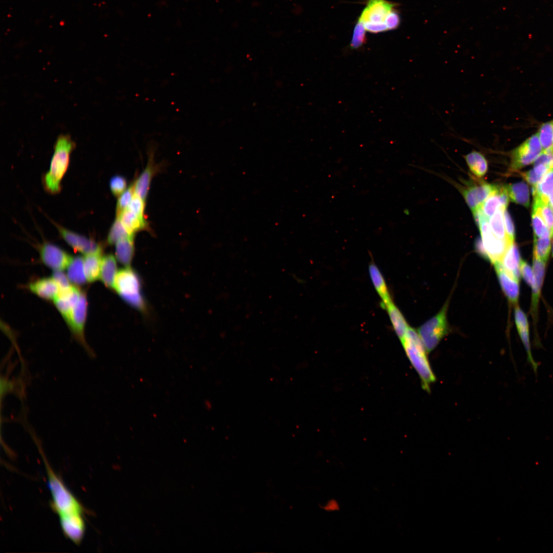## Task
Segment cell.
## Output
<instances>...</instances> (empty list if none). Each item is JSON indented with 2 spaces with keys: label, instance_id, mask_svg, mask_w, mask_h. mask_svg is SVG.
Listing matches in <instances>:
<instances>
[{
  "label": "cell",
  "instance_id": "6da1fadb",
  "mask_svg": "<svg viewBox=\"0 0 553 553\" xmlns=\"http://www.w3.org/2000/svg\"><path fill=\"white\" fill-rule=\"evenodd\" d=\"M75 147V143L68 135H59L54 146L49 171L43 179L45 189L55 194L61 189V182L70 162V155Z\"/></svg>",
  "mask_w": 553,
  "mask_h": 553
},
{
  "label": "cell",
  "instance_id": "7a4b0ae2",
  "mask_svg": "<svg viewBox=\"0 0 553 553\" xmlns=\"http://www.w3.org/2000/svg\"><path fill=\"white\" fill-rule=\"evenodd\" d=\"M45 465L48 486L52 496L51 507L58 516L64 514H83L85 509L55 473L42 450L39 449Z\"/></svg>",
  "mask_w": 553,
  "mask_h": 553
},
{
  "label": "cell",
  "instance_id": "3957f363",
  "mask_svg": "<svg viewBox=\"0 0 553 553\" xmlns=\"http://www.w3.org/2000/svg\"><path fill=\"white\" fill-rule=\"evenodd\" d=\"M401 341L410 361L420 378L423 389L430 392V385L436 378L418 332L409 327Z\"/></svg>",
  "mask_w": 553,
  "mask_h": 553
},
{
  "label": "cell",
  "instance_id": "277c9868",
  "mask_svg": "<svg viewBox=\"0 0 553 553\" xmlns=\"http://www.w3.org/2000/svg\"><path fill=\"white\" fill-rule=\"evenodd\" d=\"M473 213L480 231L481 238L487 259L493 263L500 261L507 248L512 243L507 240L500 239L494 235L488 222V219L484 215L480 208Z\"/></svg>",
  "mask_w": 553,
  "mask_h": 553
},
{
  "label": "cell",
  "instance_id": "5b68a950",
  "mask_svg": "<svg viewBox=\"0 0 553 553\" xmlns=\"http://www.w3.org/2000/svg\"><path fill=\"white\" fill-rule=\"evenodd\" d=\"M113 288L127 303L139 309L144 307L140 280L132 269L126 268L118 271Z\"/></svg>",
  "mask_w": 553,
  "mask_h": 553
},
{
  "label": "cell",
  "instance_id": "8992f818",
  "mask_svg": "<svg viewBox=\"0 0 553 553\" xmlns=\"http://www.w3.org/2000/svg\"><path fill=\"white\" fill-rule=\"evenodd\" d=\"M447 305L434 316L421 325L418 333L427 352L434 350L449 332L446 319Z\"/></svg>",
  "mask_w": 553,
  "mask_h": 553
},
{
  "label": "cell",
  "instance_id": "52a82bcc",
  "mask_svg": "<svg viewBox=\"0 0 553 553\" xmlns=\"http://www.w3.org/2000/svg\"><path fill=\"white\" fill-rule=\"evenodd\" d=\"M88 302L85 294L81 292L73 307L68 318L65 320L75 337L86 349L90 356L93 353L88 347L84 336V330L87 319Z\"/></svg>",
  "mask_w": 553,
  "mask_h": 553
},
{
  "label": "cell",
  "instance_id": "ba28073f",
  "mask_svg": "<svg viewBox=\"0 0 553 553\" xmlns=\"http://www.w3.org/2000/svg\"><path fill=\"white\" fill-rule=\"evenodd\" d=\"M542 150L538 133L532 135L513 151L510 169L516 171L530 164Z\"/></svg>",
  "mask_w": 553,
  "mask_h": 553
},
{
  "label": "cell",
  "instance_id": "9c48e42d",
  "mask_svg": "<svg viewBox=\"0 0 553 553\" xmlns=\"http://www.w3.org/2000/svg\"><path fill=\"white\" fill-rule=\"evenodd\" d=\"M39 254L42 263L54 271L67 268L72 259L65 250L49 242L40 245Z\"/></svg>",
  "mask_w": 553,
  "mask_h": 553
},
{
  "label": "cell",
  "instance_id": "30bf717a",
  "mask_svg": "<svg viewBox=\"0 0 553 553\" xmlns=\"http://www.w3.org/2000/svg\"><path fill=\"white\" fill-rule=\"evenodd\" d=\"M63 239L74 250L84 255L101 252V246L94 240L55 224Z\"/></svg>",
  "mask_w": 553,
  "mask_h": 553
},
{
  "label": "cell",
  "instance_id": "8fae6325",
  "mask_svg": "<svg viewBox=\"0 0 553 553\" xmlns=\"http://www.w3.org/2000/svg\"><path fill=\"white\" fill-rule=\"evenodd\" d=\"M62 533L74 544L79 545L86 531L83 514H71L58 516Z\"/></svg>",
  "mask_w": 553,
  "mask_h": 553
},
{
  "label": "cell",
  "instance_id": "7c38bea8",
  "mask_svg": "<svg viewBox=\"0 0 553 553\" xmlns=\"http://www.w3.org/2000/svg\"><path fill=\"white\" fill-rule=\"evenodd\" d=\"M396 4L386 0H369L358 20L365 23H385L387 15Z\"/></svg>",
  "mask_w": 553,
  "mask_h": 553
},
{
  "label": "cell",
  "instance_id": "4fadbf2b",
  "mask_svg": "<svg viewBox=\"0 0 553 553\" xmlns=\"http://www.w3.org/2000/svg\"><path fill=\"white\" fill-rule=\"evenodd\" d=\"M497 186L485 182L467 186L462 191L463 196L472 212L478 209Z\"/></svg>",
  "mask_w": 553,
  "mask_h": 553
},
{
  "label": "cell",
  "instance_id": "5bb4252c",
  "mask_svg": "<svg viewBox=\"0 0 553 553\" xmlns=\"http://www.w3.org/2000/svg\"><path fill=\"white\" fill-rule=\"evenodd\" d=\"M500 285L509 301L513 304L518 303L519 296V281L510 274L503 267L500 261L494 263Z\"/></svg>",
  "mask_w": 553,
  "mask_h": 553
},
{
  "label": "cell",
  "instance_id": "9a60e30c",
  "mask_svg": "<svg viewBox=\"0 0 553 553\" xmlns=\"http://www.w3.org/2000/svg\"><path fill=\"white\" fill-rule=\"evenodd\" d=\"M509 198L505 186H498L480 207L484 215L488 219L491 217L500 207L507 208Z\"/></svg>",
  "mask_w": 553,
  "mask_h": 553
},
{
  "label": "cell",
  "instance_id": "2e32d148",
  "mask_svg": "<svg viewBox=\"0 0 553 553\" xmlns=\"http://www.w3.org/2000/svg\"><path fill=\"white\" fill-rule=\"evenodd\" d=\"M81 292L78 288L72 286L68 289L60 291L58 295L53 300L56 307L65 320L68 318Z\"/></svg>",
  "mask_w": 553,
  "mask_h": 553
},
{
  "label": "cell",
  "instance_id": "e0dca14e",
  "mask_svg": "<svg viewBox=\"0 0 553 553\" xmlns=\"http://www.w3.org/2000/svg\"><path fill=\"white\" fill-rule=\"evenodd\" d=\"M29 290L38 296L54 300L60 292V288L52 278L38 279L29 285Z\"/></svg>",
  "mask_w": 553,
  "mask_h": 553
},
{
  "label": "cell",
  "instance_id": "ac0fdd59",
  "mask_svg": "<svg viewBox=\"0 0 553 553\" xmlns=\"http://www.w3.org/2000/svg\"><path fill=\"white\" fill-rule=\"evenodd\" d=\"M545 263L544 261L533 258V270L534 282L531 286V312L534 317H536L537 315L538 302L544 277Z\"/></svg>",
  "mask_w": 553,
  "mask_h": 553
},
{
  "label": "cell",
  "instance_id": "d6986e66",
  "mask_svg": "<svg viewBox=\"0 0 553 553\" xmlns=\"http://www.w3.org/2000/svg\"><path fill=\"white\" fill-rule=\"evenodd\" d=\"M521 260L517 246L511 243L500 261L504 268L513 276L519 281L521 275L520 266Z\"/></svg>",
  "mask_w": 553,
  "mask_h": 553
},
{
  "label": "cell",
  "instance_id": "ffe728a7",
  "mask_svg": "<svg viewBox=\"0 0 553 553\" xmlns=\"http://www.w3.org/2000/svg\"><path fill=\"white\" fill-rule=\"evenodd\" d=\"M369 271L373 284L382 300L381 306L385 308L392 302L385 279L374 263L369 265Z\"/></svg>",
  "mask_w": 553,
  "mask_h": 553
},
{
  "label": "cell",
  "instance_id": "44dd1931",
  "mask_svg": "<svg viewBox=\"0 0 553 553\" xmlns=\"http://www.w3.org/2000/svg\"><path fill=\"white\" fill-rule=\"evenodd\" d=\"M83 259L87 282L91 283L100 279L102 260L101 252L84 255Z\"/></svg>",
  "mask_w": 553,
  "mask_h": 553
},
{
  "label": "cell",
  "instance_id": "7402d4cb",
  "mask_svg": "<svg viewBox=\"0 0 553 553\" xmlns=\"http://www.w3.org/2000/svg\"><path fill=\"white\" fill-rule=\"evenodd\" d=\"M117 217L119 219L127 231L133 236L135 232L146 229L147 227L144 217L140 216L128 209L121 212Z\"/></svg>",
  "mask_w": 553,
  "mask_h": 553
},
{
  "label": "cell",
  "instance_id": "603a6c76",
  "mask_svg": "<svg viewBox=\"0 0 553 553\" xmlns=\"http://www.w3.org/2000/svg\"><path fill=\"white\" fill-rule=\"evenodd\" d=\"M155 173V168L152 163H149L138 178L135 182V194L145 201L152 179Z\"/></svg>",
  "mask_w": 553,
  "mask_h": 553
},
{
  "label": "cell",
  "instance_id": "cb8c5ba5",
  "mask_svg": "<svg viewBox=\"0 0 553 553\" xmlns=\"http://www.w3.org/2000/svg\"><path fill=\"white\" fill-rule=\"evenodd\" d=\"M117 272L115 258L112 254L102 257L100 279L106 286L113 288Z\"/></svg>",
  "mask_w": 553,
  "mask_h": 553
},
{
  "label": "cell",
  "instance_id": "d4e9b609",
  "mask_svg": "<svg viewBox=\"0 0 553 553\" xmlns=\"http://www.w3.org/2000/svg\"><path fill=\"white\" fill-rule=\"evenodd\" d=\"M509 200L528 207L529 205V193L527 185L520 182L505 186Z\"/></svg>",
  "mask_w": 553,
  "mask_h": 553
},
{
  "label": "cell",
  "instance_id": "484cf974",
  "mask_svg": "<svg viewBox=\"0 0 553 553\" xmlns=\"http://www.w3.org/2000/svg\"><path fill=\"white\" fill-rule=\"evenodd\" d=\"M385 308L387 310L395 332L401 341L404 338L409 326L402 313L393 302L387 305Z\"/></svg>",
  "mask_w": 553,
  "mask_h": 553
},
{
  "label": "cell",
  "instance_id": "4316f807",
  "mask_svg": "<svg viewBox=\"0 0 553 553\" xmlns=\"http://www.w3.org/2000/svg\"><path fill=\"white\" fill-rule=\"evenodd\" d=\"M464 157L470 169L475 176L480 178L485 175L487 171V162L482 153L474 150Z\"/></svg>",
  "mask_w": 553,
  "mask_h": 553
},
{
  "label": "cell",
  "instance_id": "83f0119b",
  "mask_svg": "<svg viewBox=\"0 0 553 553\" xmlns=\"http://www.w3.org/2000/svg\"><path fill=\"white\" fill-rule=\"evenodd\" d=\"M67 269V275L71 283L80 285L87 281L84 270L83 258L80 256L72 258Z\"/></svg>",
  "mask_w": 553,
  "mask_h": 553
},
{
  "label": "cell",
  "instance_id": "f1b7e54d",
  "mask_svg": "<svg viewBox=\"0 0 553 553\" xmlns=\"http://www.w3.org/2000/svg\"><path fill=\"white\" fill-rule=\"evenodd\" d=\"M134 253V237L118 241L115 244V254L117 260L124 265H129Z\"/></svg>",
  "mask_w": 553,
  "mask_h": 553
},
{
  "label": "cell",
  "instance_id": "f546056e",
  "mask_svg": "<svg viewBox=\"0 0 553 553\" xmlns=\"http://www.w3.org/2000/svg\"><path fill=\"white\" fill-rule=\"evenodd\" d=\"M534 197L539 198L548 203V197L553 191V168L543 177L541 181L533 187Z\"/></svg>",
  "mask_w": 553,
  "mask_h": 553
},
{
  "label": "cell",
  "instance_id": "4dcf8cb0",
  "mask_svg": "<svg viewBox=\"0 0 553 553\" xmlns=\"http://www.w3.org/2000/svg\"><path fill=\"white\" fill-rule=\"evenodd\" d=\"M506 208L500 207L497 209L496 212L490 219V225L494 235L497 238L502 240L508 239L504 227L503 212ZM512 243V242H511Z\"/></svg>",
  "mask_w": 553,
  "mask_h": 553
},
{
  "label": "cell",
  "instance_id": "1f68e13d",
  "mask_svg": "<svg viewBox=\"0 0 553 553\" xmlns=\"http://www.w3.org/2000/svg\"><path fill=\"white\" fill-rule=\"evenodd\" d=\"M551 249L550 237L534 238L533 258L546 262Z\"/></svg>",
  "mask_w": 553,
  "mask_h": 553
},
{
  "label": "cell",
  "instance_id": "d6a6232c",
  "mask_svg": "<svg viewBox=\"0 0 553 553\" xmlns=\"http://www.w3.org/2000/svg\"><path fill=\"white\" fill-rule=\"evenodd\" d=\"M124 227L119 219L116 217L112 224L107 237V242L110 244H115L118 241L129 237H134Z\"/></svg>",
  "mask_w": 553,
  "mask_h": 553
},
{
  "label": "cell",
  "instance_id": "836d02e7",
  "mask_svg": "<svg viewBox=\"0 0 553 553\" xmlns=\"http://www.w3.org/2000/svg\"><path fill=\"white\" fill-rule=\"evenodd\" d=\"M531 219L535 238L550 237L551 238L550 231L543 219L539 209L534 206L533 207Z\"/></svg>",
  "mask_w": 553,
  "mask_h": 553
},
{
  "label": "cell",
  "instance_id": "e575fe53",
  "mask_svg": "<svg viewBox=\"0 0 553 553\" xmlns=\"http://www.w3.org/2000/svg\"><path fill=\"white\" fill-rule=\"evenodd\" d=\"M533 206L537 207L548 228L551 238L553 236V209L541 199L534 197Z\"/></svg>",
  "mask_w": 553,
  "mask_h": 553
},
{
  "label": "cell",
  "instance_id": "d590c367",
  "mask_svg": "<svg viewBox=\"0 0 553 553\" xmlns=\"http://www.w3.org/2000/svg\"><path fill=\"white\" fill-rule=\"evenodd\" d=\"M543 150L553 145V120L543 124L538 133Z\"/></svg>",
  "mask_w": 553,
  "mask_h": 553
},
{
  "label": "cell",
  "instance_id": "8d00e7d4",
  "mask_svg": "<svg viewBox=\"0 0 553 553\" xmlns=\"http://www.w3.org/2000/svg\"><path fill=\"white\" fill-rule=\"evenodd\" d=\"M366 29L363 22L358 20L352 34L350 46L353 49H357L365 44L366 41Z\"/></svg>",
  "mask_w": 553,
  "mask_h": 553
},
{
  "label": "cell",
  "instance_id": "74e56055",
  "mask_svg": "<svg viewBox=\"0 0 553 553\" xmlns=\"http://www.w3.org/2000/svg\"><path fill=\"white\" fill-rule=\"evenodd\" d=\"M134 195V184L133 183L119 196L116 205V216L127 209Z\"/></svg>",
  "mask_w": 553,
  "mask_h": 553
},
{
  "label": "cell",
  "instance_id": "f35d334b",
  "mask_svg": "<svg viewBox=\"0 0 553 553\" xmlns=\"http://www.w3.org/2000/svg\"><path fill=\"white\" fill-rule=\"evenodd\" d=\"M110 188L114 196L117 197L126 189L127 182L125 178L120 175H115L110 180Z\"/></svg>",
  "mask_w": 553,
  "mask_h": 553
},
{
  "label": "cell",
  "instance_id": "ab89813d",
  "mask_svg": "<svg viewBox=\"0 0 553 553\" xmlns=\"http://www.w3.org/2000/svg\"><path fill=\"white\" fill-rule=\"evenodd\" d=\"M542 164L549 170L553 168V147L543 150L534 161V165Z\"/></svg>",
  "mask_w": 553,
  "mask_h": 553
},
{
  "label": "cell",
  "instance_id": "60d3db41",
  "mask_svg": "<svg viewBox=\"0 0 553 553\" xmlns=\"http://www.w3.org/2000/svg\"><path fill=\"white\" fill-rule=\"evenodd\" d=\"M52 278L57 284L60 291L68 289L72 286L67 274L63 272L62 270L54 271Z\"/></svg>",
  "mask_w": 553,
  "mask_h": 553
},
{
  "label": "cell",
  "instance_id": "b9f144b4",
  "mask_svg": "<svg viewBox=\"0 0 553 553\" xmlns=\"http://www.w3.org/2000/svg\"><path fill=\"white\" fill-rule=\"evenodd\" d=\"M144 207L145 201L135 194L127 209L140 216L144 217Z\"/></svg>",
  "mask_w": 553,
  "mask_h": 553
},
{
  "label": "cell",
  "instance_id": "7bdbcfd3",
  "mask_svg": "<svg viewBox=\"0 0 553 553\" xmlns=\"http://www.w3.org/2000/svg\"><path fill=\"white\" fill-rule=\"evenodd\" d=\"M503 217L505 230L507 237L511 242H514L515 237L514 225L512 218L506 208L504 210Z\"/></svg>",
  "mask_w": 553,
  "mask_h": 553
},
{
  "label": "cell",
  "instance_id": "ee69618b",
  "mask_svg": "<svg viewBox=\"0 0 553 553\" xmlns=\"http://www.w3.org/2000/svg\"><path fill=\"white\" fill-rule=\"evenodd\" d=\"M520 270L521 275L522 276L526 283L531 287L534 282L533 268H531L526 262L521 260Z\"/></svg>",
  "mask_w": 553,
  "mask_h": 553
},
{
  "label": "cell",
  "instance_id": "f6af8a7d",
  "mask_svg": "<svg viewBox=\"0 0 553 553\" xmlns=\"http://www.w3.org/2000/svg\"><path fill=\"white\" fill-rule=\"evenodd\" d=\"M400 18L398 13L394 9L386 16L385 19L388 30L396 29L400 24Z\"/></svg>",
  "mask_w": 553,
  "mask_h": 553
},
{
  "label": "cell",
  "instance_id": "bcb514c9",
  "mask_svg": "<svg viewBox=\"0 0 553 553\" xmlns=\"http://www.w3.org/2000/svg\"><path fill=\"white\" fill-rule=\"evenodd\" d=\"M515 321L517 329H529L527 317L518 306L515 309Z\"/></svg>",
  "mask_w": 553,
  "mask_h": 553
},
{
  "label": "cell",
  "instance_id": "7dc6e473",
  "mask_svg": "<svg viewBox=\"0 0 553 553\" xmlns=\"http://www.w3.org/2000/svg\"><path fill=\"white\" fill-rule=\"evenodd\" d=\"M524 179L533 187H535L544 176L537 173L534 168L522 174Z\"/></svg>",
  "mask_w": 553,
  "mask_h": 553
},
{
  "label": "cell",
  "instance_id": "c3c4849f",
  "mask_svg": "<svg viewBox=\"0 0 553 553\" xmlns=\"http://www.w3.org/2000/svg\"><path fill=\"white\" fill-rule=\"evenodd\" d=\"M366 31L371 33H379L388 30L385 23H363Z\"/></svg>",
  "mask_w": 553,
  "mask_h": 553
},
{
  "label": "cell",
  "instance_id": "681fc988",
  "mask_svg": "<svg viewBox=\"0 0 553 553\" xmlns=\"http://www.w3.org/2000/svg\"><path fill=\"white\" fill-rule=\"evenodd\" d=\"M14 384L11 380H9L5 377H1V398L3 397L6 394L13 389Z\"/></svg>",
  "mask_w": 553,
  "mask_h": 553
},
{
  "label": "cell",
  "instance_id": "f907efd6",
  "mask_svg": "<svg viewBox=\"0 0 553 553\" xmlns=\"http://www.w3.org/2000/svg\"><path fill=\"white\" fill-rule=\"evenodd\" d=\"M548 204L553 209V191L550 194L548 199Z\"/></svg>",
  "mask_w": 553,
  "mask_h": 553
},
{
  "label": "cell",
  "instance_id": "816d5d0a",
  "mask_svg": "<svg viewBox=\"0 0 553 553\" xmlns=\"http://www.w3.org/2000/svg\"><path fill=\"white\" fill-rule=\"evenodd\" d=\"M553 237V236H552ZM552 256L553 257V239H552Z\"/></svg>",
  "mask_w": 553,
  "mask_h": 553
},
{
  "label": "cell",
  "instance_id": "f5cc1de1",
  "mask_svg": "<svg viewBox=\"0 0 553 553\" xmlns=\"http://www.w3.org/2000/svg\"><path fill=\"white\" fill-rule=\"evenodd\" d=\"M552 147H553V145H552Z\"/></svg>",
  "mask_w": 553,
  "mask_h": 553
}]
</instances>
